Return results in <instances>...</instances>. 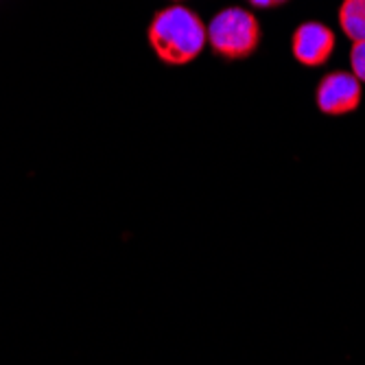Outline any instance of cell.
Listing matches in <instances>:
<instances>
[{"instance_id":"obj_3","label":"cell","mask_w":365,"mask_h":365,"mask_svg":"<svg viewBox=\"0 0 365 365\" xmlns=\"http://www.w3.org/2000/svg\"><path fill=\"white\" fill-rule=\"evenodd\" d=\"M317 108L328 116H344L361 103V81L352 73H330L317 86Z\"/></svg>"},{"instance_id":"obj_5","label":"cell","mask_w":365,"mask_h":365,"mask_svg":"<svg viewBox=\"0 0 365 365\" xmlns=\"http://www.w3.org/2000/svg\"><path fill=\"white\" fill-rule=\"evenodd\" d=\"M339 24L352 42H365V0H344Z\"/></svg>"},{"instance_id":"obj_1","label":"cell","mask_w":365,"mask_h":365,"mask_svg":"<svg viewBox=\"0 0 365 365\" xmlns=\"http://www.w3.org/2000/svg\"><path fill=\"white\" fill-rule=\"evenodd\" d=\"M149 42L162 61L182 66L204 51L208 44V33L206 24L195 11L173 5L155 14L149 26Z\"/></svg>"},{"instance_id":"obj_2","label":"cell","mask_w":365,"mask_h":365,"mask_svg":"<svg viewBox=\"0 0 365 365\" xmlns=\"http://www.w3.org/2000/svg\"><path fill=\"white\" fill-rule=\"evenodd\" d=\"M208 44L225 59H243L252 55L260 42V24L254 14L241 7L221 9L206 24Z\"/></svg>"},{"instance_id":"obj_7","label":"cell","mask_w":365,"mask_h":365,"mask_svg":"<svg viewBox=\"0 0 365 365\" xmlns=\"http://www.w3.org/2000/svg\"><path fill=\"white\" fill-rule=\"evenodd\" d=\"M252 7H258V9H272V7H278V5H284L287 0H247Z\"/></svg>"},{"instance_id":"obj_6","label":"cell","mask_w":365,"mask_h":365,"mask_svg":"<svg viewBox=\"0 0 365 365\" xmlns=\"http://www.w3.org/2000/svg\"><path fill=\"white\" fill-rule=\"evenodd\" d=\"M350 66H352V75L365 83V42H354L350 51Z\"/></svg>"},{"instance_id":"obj_4","label":"cell","mask_w":365,"mask_h":365,"mask_svg":"<svg viewBox=\"0 0 365 365\" xmlns=\"http://www.w3.org/2000/svg\"><path fill=\"white\" fill-rule=\"evenodd\" d=\"M335 33L322 22H304L295 29L291 51L304 66H324L335 51Z\"/></svg>"}]
</instances>
